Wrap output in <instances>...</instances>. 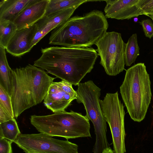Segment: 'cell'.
<instances>
[{
	"instance_id": "cell-15",
	"label": "cell",
	"mask_w": 153,
	"mask_h": 153,
	"mask_svg": "<svg viewBox=\"0 0 153 153\" xmlns=\"http://www.w3.org/2000/svg\"><path fill=\"white\" fill-rule=\"evenodd\" d=\"M33 0H1L0 2V23L13 22Z\"/></svg>"
},
{
	"instance_id": "cell-1",
	"label": "cell",
	"mask_w": 153,
	"mask_h": 153,
	"mask_svg": "<svg viewBox=\"0 0 153 153\" xmlns=\"http://www.w3.org/2000/svg\"><path fill=\"white\" fill-rule=\"evenodd\" d=\"M41 51L33 65L74 85L91 71L98 56L91 47H51Z\"/></svg>"
},
{
	"instance_id": "cell-14",
	"label": "cell",
	"mask_w": 153,
	"mask_h": 153,
	"mask_svg": "<svg viewBox=\"0 0 153 153\" xmlns=\"http://www.w3.org/2000/svg\"><path fill=\"white\" fill-rule=\"evenodd\" d=\"M50 0H33L13 21L17 29L35 24L45 16Z\"/></svg>"
},
{
	"instance_id": "cell-17",
	"label": "cell",
	"mask_w": 153,
	"mask_h": 153,
	"mask_svg": "<svg viewBox=\"0 0 153 153\" xmlns=\"http://www.w3.org/2000/svg\"><path fill=\"white\" fill-rule=\"evenodd\" d=\"M97 1L88 0H50L44 16L73 7L78 8L81 4L88 1Z\"/></svg>"
},
{
	"instance_id": "cell-5",
	"label": "cell",
	"mask_w": 153,
	"mask_h": 153,
	"mask_svg": "<svg viewBox=\"0 0 153 153\" xmlns=\"http://www.w3.org/2000/svg\"><path fill=\"white\" fill-rule=\"evenodd\" d=\"M31 124L38 131L67 140L91 137L89 120L81 113L65 110L49 115L31 116Z\"/></svg>"
},
{
	"instance_id": "cell-20",
	"label": "cell",
	"mask_w": 153,
	"mask_h": 153,
	"mask_svg": "<svg viewBox=\"0 0 153 153\" xmlns=\"http://www.w3.org/2000/svg\"><path fill=\"white\" fill-rule=\"evenodd\" d=\"M13 22L6 21L0 23V46L6 49L7 45L17 30Z\"/></svg>"
},
{
	"instance_id": "cell-12",
	"label": "cell",
	"mask_w": 153,
	"mask_h": 153,
	"mask_svg": "<svg viewBox=\"0 0 153 153\" xmlns=\"http://www.w3.org/2000/svg\"><path fill=\"white\" fill-rule=\"evenodd\" d=\"M38 31L35 24L29 27L17 30L6 48L12 55L21 56L32 49L31 45Z\"/></svg>"
},
{
	"instance_id": "cell-13",
	"label": "cell",
	"mask_w": 153,
	"mask_h": 153,
	"mask_svg": "<svg viewBox=\"0 0 153 153\" xmlns=\"http://www.w3.org/2000/svg\"><path fill=\"white\" fill-rule=\"evenodd\" d=\"M77 8L70 7L44 16L37 22L38 31L31 44L32 48L50 31L70 19Z\"/></svg>"
},
{
	"instance_id": "cell-7",
	"label": "cell",
	"mask_w": 153,
	"mask_h": 153,
	"mask_svg": "<svg viewBox=\"0 0 153 153\" xmlns=\"http://www.w3.org/2000/svg\"><path fill=\"white\" fill-rule=\"evenodd\" d=\"M95 45L100 58V63L107 75L116 76L125 69L126 43L121 33L107 32Z\"/></svg>"
},
{
	"instance_id": "cell-29",
	"label": "cell",
	"mask_w": 153,
	"mask_h": 153,
	"mask_svg": "<svg viewBox=\"0 0 153 153\" xmlns=\"http://www.w3.org/2000/svg\"></svg>"
},
{
	"instance_id": "cell-9",
	"label": "cell",
	"mask_w": 153,
	"mask_h": 153,
	"mask_svg": "<svg viewBox=\"0 0 153 153\" xmlns=\"http://www.w3.org/2000/svg\"><path fill=\"white\" fill-rule=\"evenodd\" d=\"M26 153H78V146L40 132L20 134L14 142Z\"/></svg>"
},
{
	"instance_id": "cell-11",
	"label": "cell",
	"mask_w": 153,
	"mask_h": 153,
	"mask_svg": "<svg viewBox=\"0 0 153 153\" xmlns=\"http://www.w3.org/2000/svg\"><path fill=\"white\" fill-rule=\"evenodd\" d=\"M104 9L106 18L117 20L128 19L144 15L140 8V0H104Z\"/></svg>"
},
{
	"instance_id": "cell-28",
	"label": "cell",
	"mask_w": 153,
	"mask_h": 153,
	"mask_svg": "<svg viewBox=\"0 0 153 153\" xmlns=\"http://www.w3.org/2000/svg\"><path fill=\"white\" fill-rule=\"evenodd\" d=\"M148 16H149L152 19V22H153V15H148Z\"/></svg>"
},
{
	"instance_id": "cell-6",
	"label": "cell",
	"mask_w": 153,
	"mask_h": 153,
	"mask_svg": "<svg viewBox=\"0 0 153 153\" xmlns=\"http://www.w3.org/2000/svg\"><path fill=\"white\" fill-rule=\"evenodd\" d=\"M77 86L76 101L83 104L85 116L94 127L96 141L93 152L101 153L110 146L106 135L107 122L100 103L101 89L91 80L80 83Z\"/></svg>"
},
{
	"instance_id": "cell-19",
	"label": "cell",
	"mask_w": 153,
	"mask_h": 153,
	"mask_svg": "<svg viewBox=\"0 0 153 153\" xmlns=\"http://www.w3.org/2000/svg\"><path fill=\"white\" fill-rule=\"evenodd\" d=\"M21 134L15 119L0 123V138L14 142Z\"/></svg>"
},
{
	"instance_id": "cell-23",
	"label": "cell",
	"mask_w": 153,
	"mask_h": 153,
	"mask_svg": "<svg viewBox=\"0 0 153 153\" xmlns=\"http://www.w3.org/2000/svg\"><path fill=\"white\" fill-rule=\"evenodd\" d=\"M13 142L8 139L0 138V153H13L11 146Z\"/></svg>"
},
{
	"instance_id": "cell-8",
	"label": "cell",
	"mask_w": 153,
	"mask_h": 153,
	"mask_svg": "<svg viewBox=\"0 0 153 153\" xmlns=\"http://www.w3.org/2000/svg\"><path fill=\"white\" fill-rule=\"evenodd\" d=\"M100 103L110 129L114 152L125 153V112L118 92L107 93Z\"/></svg>"
},
{
	"instance_id": "cell-16",
	"label": "cell",
	"mask_w": 153,
	"mask_h": 153,
	"mask_svg": "<svg viewBox=\"0 0 153 153\" xmlns=\"http://www.w3.org/2000/svg\"><path fill=\"white\" fill-rule=\"evenodd\" d=\"M5 49L0 46V85L11 96L13 86V70L8 64Z\"/></svg>"
},
{
	"instance_id": "cell-26",
	"label": "cell",
	"mask_w": 153,
	"mask_h": 153,
	"mask_svg": "<svg viewBox=\"0 0 153 153\" xmlns=\"http://www.w3.org/2000/svg\"><path fill=\"white\" fill-rule=\"evenodd\" d=\"M101 153H115L114 150L109 147L105 149Z\"/></svg>"
},
{
	"instance_id": "cell-25",
	"label": "cell",
	"mask_w": 153,
	"mask_h": 153,
	"mask_svg": "<svg viewBox=\"0 0 153 153\" xmlns=\"http://www.w3.org/2000/svg\"><path fill=\"white\" fill-rule=\"evenodd\" d=\"M12 117L4 108L0 105V123L13 120Z\"/></svg>"
},
{
	"instance_id": "cell-10",
	"label": "cell",
	"mask_w": 153,
	"mask_h": 153,
	"mask_svg": "<svg viewBox=\"0 0 153 153\" xmlns=\"http://www.w3.org/2000/svg\"><path fill=\"white\" fill-rule=\"evenodd\" d=\"M76 98L77 93L72 85L62 80L52 83L43 102L48 109L54 113L65 111Z\"/></svg>"
},
{
	"instance_id": "cell-18",
	"label": "cell",
	"mask_w": 153,
	"mask_h": 153,
	"mask_svg": "<svg viewBox=\"0 0 153 153\" xmlns=\"http://www.w3.org/2000/svg\"><path fill=\"white\" fill-rule=\"evenodd\" d=\"M140 55V48L138 44L137 35L134 33L126 43L125 51V65L129 66L134 63Z\"/></svg>"
},
{
	"instance_id": "cell-4",
	"label": "cell",
	"mask_w": 153,
	"mask_h": 153,
	"mask_svg": "<svg viewBox=\"0 0 153 153\" xmlns=\"http://www.w3.org/2000/svg\"><path fill=\"white\" fill-rule=\"evenodd\" d=\"M149 75L144 63H138L126 70L120 92L131 118L140 122L145 118L152 94Z\"/></svg>"
},
{
	"instance_id": "cell-22",
	"label": "cell",
	"mask_w": 153,
	"mask_h": 153,
	"mask_svg": "<svg viewBox=\"0 0 153 153\" xmlns=\"http://www.w3.org/2000/svg\"><path fill=\"white\" fill-rule=\"evenodd\" d=\"M142 25L145 36L151 39L153 37V23L149 19L142 20L140 22Z\"/></svg>"
},
{
	"instance_id": "cell-27",
	"label": "cell",
	"mask_w": 153,
	"mask_h": 153,
	"mask_svg": "<svg viewBox=\"0 0 153 153\" xmlns=\"http://www.w3.org/2000/svg\"><path fill=\"white\" fill-rule=\"evenodd\" d=\"M145 15L147 16L148 15H153V10L151 11L145 13Z\"/></svg>"
},
{
	"instance_id": "cell-21",
	"label": "cell",
	"mask_w": 153,
	"mask_h": 153,
	"mask_svg": "<svg viewBox=\"0 0 153 153\" xmlns=\"http://www.w3.org/2000/svg\"><path fill=\"white\" fill-rule=\"evenodd\" d=\"M0 105L15 118L10 96L0 85Z\"/></svg>"
},
{
	"instance_id": "cell-2",
	"label": "cell",
	"mask_w": 153,
	"mask_h": 153,
	"mask_svg": "<svg viewBox=\"0 0 153 153\" xmlns=\"http://www.w3.org/2000/svg\"><path fill=\"white\" fill-rule=\"evenodd\" d=\"M108 24L103 13L93 10L71 17L53 30L49 44L66 47H90L106 32Z\"/></svg>"
},
{
	"instance_id": "cell-24",
	"label": "cell",
	"mask_w": 153,
	"mask_h": 153,
	"mask_svg": "<svg viewBox=\"0 0 153 153\" xmlns=\"http://www.w3.org/2000/svg\"><path fill=\"white\" fill-rule=\"evenodd\" d=\"M140 8L145 14L153 10V0H140Z\"/></svg>"
},
{
	"instance_id": "cell-3",
	"label": "cell",
	"mask_w": 153,
	"mask_h": 153,
	"mask_svg": "<svg viewBox=\"0 0 153 153\" xmlns=\"http://www.w3.org/2000/svg\"><path fill=\"white\" fill-rule=\"evenodd\" d=\"M13 74L11 97L14 115L17 119L25 110L42 101L56 78L30 64L13 69Z\"/></svg>"
}]
</instances>
